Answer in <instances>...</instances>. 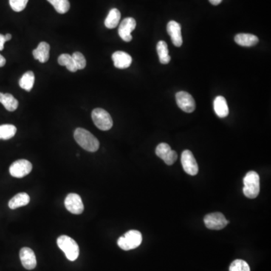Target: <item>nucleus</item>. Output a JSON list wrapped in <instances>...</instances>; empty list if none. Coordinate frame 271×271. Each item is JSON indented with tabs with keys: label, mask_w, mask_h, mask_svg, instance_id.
<instances>
[{
	"label": "nucleus",
	"mask_w": 271,
	"mask_h": 271,
	"mask_svg": "<svg viewBox=\"0 0 271 271\" xmlns=\"http://www.w3.org/2000/svg\"><path fill=\"white\" fill-rule=\"evenodd\" d=\"M74 138L82 148L90 152H95L100 148L98 139L84 128H77L74 132Z\"/></svg>",
	"instance_id": "obj_1"
},
{
	"label": "nucleus",
	"mask_w": 271,
	"mask_h": 271,
	"mask_svg": "<svg viewBox=\"0 0 271 271\" xmlns=\"http://www.w3.org/2000/svg\"><path fill=\"white\" fill-rule=\"evenodd\" d=\"M244 187L243 191L245 196L249 199L257 198L260 192L259 175L255 171L246 173L244 179Z\"/></svg>",
	"instance_id": "obj_2"
},
{
	"label": "nucleus",
	"mask_w": 271,
	"mask_h": 271,
	"mask_svg": "<svg viewBox=\"0 0 271 271\" xmlns=\"http://www.w3.org/2000/svg\"><path fill=\"white\" fill-rule=\"evenodd\" d=\"M57 246L64 252L66 258L71 261H75L80 255V247L72 238L62 235L57 241Z\"/></svg>",
	"instance_id": "obj_3"
},
{
	"label": "nucleus",
	"mask_w": 271,
	"mask_h": 271,
	"mask_svg": "<svg viewBox=\"0 0 271 271\" xmlns=\"http://www.w3.org/2000/svg\"><path fill=\"white\" fill-rule=\"evenodd\" d=\"M142 241V234L139 230H131L118 240V245L123 250L128 251L139 247Z\"/></svg>",
	"instance_id": "obj_4"
},
{
	"label": "nucleus",
	"mask_w": 271,
	"mask_h": 271,
	"mask_svg": "<svg viewBox=\"0 0 271 271\" xmlns=\"http://www.w3.org/2000/svg\"><path fill=\"white\" fill-rule=\"evenodd\" d=\"M91 117L94 125L101 131H108L112 128V119L106 110L101 108H95L91 113Z\"/></svg>",
	"instance_id": "obj_5"
},
{
	"label": "nucleus",
	"mask_w": 271,
	"mask_h": 271,
	"mask_svg": "<svg viewBox=\"0 0 271 271\" xmlns=\"http://www.w3.org/2000/svg\"><path fill=\"white\" fill-rule=\"evenodd\" d=\"M204 224L210 230H221L225 227L229 221L221 213H213L204 217Z\"/></svg>",
	"instance_id": "obj_6"
},
{
	"label": "nucleus",
	"mask_w": 271,
	"mask_h": 271,
	"mask_svg": "<svg viewBox=\"0 0 271 271\" xmlns=\"http://www.w3.org/2000/svg\"><path fill=\"white\" fill-rule=\"evenodd\" d=\"M32 165L29 161L21 159L12 163L9 168L10 174L13 177L23 178L32 171Z\"/></svg>",
	"instance_id": "obj_7"
},
{
	"label": "nucleus",
	"mask_w": 271,
	"mask_h": 271,
	"mask_svg": "<svg viewBox=\"0 0 271 271\" xmlns=\"http://www.w3.org/2000/svg\"><path fill=\"white\" fill-rule=\"evenodd\" d=\"M65 207L72 214L80 215L84 211V204L81 197L75 193H69L65 199Z\"/></svg>",
	"instance_id": "obj_8"
},
{
	"label": "nucleus",
	"mask_w": 271,
	"mask_h": 271,
	"mask_svg": "<svg viewBox=\"0 0 271 271\" xmlns=\"http://www.w3.org/2000/svg\"><path fill=\"white\" fill-rule=\"evenodd\" d=\"M158 157L162 159L167 165H173L177 160V154L176 151L171 149L170 145L167 143H160L156 150Z\"/></svg>",
	"instance_id": "obj_9"
},
{
	"label": "nucleus",
	"mask_w": 271,
	"mask_h": 271,
	"mask_svg": "<svg viewBox=\"0 0 271 271\" xmlns=\"http://www.w3.org/2000/svg\"><path fill=\"white\" fill-rule=\"evenodd\" d=\"M181 162H182V167L185 173H188L190 176H195L198 173V165L195 159V156L192 154L189 150H185L182 153L181 157Z\"/></svg>",
	"instance_id": "obj_10"
},
{
	"label": "nucleus",
	"mask_w": 271,
	"mask_h": 271,
	"mask_svg": "<svg viewBox=\"0 0 271 271\" xmlns=\"http://www.w3.org/2000/svg\"><path fill=\"white\" fill-rule=\"evenodd\" d=\"M176 103L178 106L187 113L195 111L196 104L193 97L185 91L178 92L176 95Z\"/></svg>",
	"instance_id": "obj_11"
},
{
	"label": "nucleus",
	"mask_w": 271,
	"mask_h": 271,
	"mask_svg": "<svg viewBox=\"0 0 271 271\" xmlns=\"http://www.w3.org/2000/svg\"><path fill=\"white\" fill-rule=\"evenodd\" d=\"M136 22L133 18H127L122 21L119 28V34L125 42H131L133 37L131 32L135 29Z\"/></svg>",
	"instance_id": "obj_12"
},
{
	"label": "nucleus",
	"mask_w": 271,
	"mask_h": 271,
	"mask_svg": "<svg viewBox=\"0 0 271 271\" xmlns=\"http://www.w3.org/2000/svg\"><path fill=\"white\" fill-rule=\"evenodd\" d=\"M20 258L22 265L27 270H32L36 267V258L32 249L24 247L20 251Z\"/></svg>",
	"instance_id": "obj_13"
},
{
	"label": "nucleus",
	"mask_w": 271,
	"mask_h": 271,
	"mask_svg": "<svg viewBox=\"0 0 271 271\" xmlns=\"http://www.w3.org/2000/svg\"><path fill=\"white\" fill-rule=\"evenodd\" d=\"M167 29L173 45L176 47H180L182 45V29L180 24L174 21H170L167 24Z\"/></svg>",
	"instance_id": "obj_14"
},
{
	"label": "nucleus",
	"mask_w": 271,
	"mask_h": 271,
	"mask_svg": "<svg viewBox=\"0 0 271 271\" xmlns=\"http://www.w3.org/2000/svg\"><path fill=\"white\" fill-rule=\"evenodd\" d=\"M111 58L114 62V66L118 69H126L129 67L132 63V57L126 52H114Z\"/></svg>",
	"instance_id": "obj_15"
},
{
	"label": "nucleus",
	"mask_w": 271,
	"mask_h": 271,
	"mask_svg": "<svg viewBox=\"0 0 271 271\" xmlns=\"http://www.w3.org/2000/svg\"><path fill=\"white\" fill-rule=\"evenodd\" d=\"M32 55L35 60H38L40 63H46L49 60L50 56V46L46 42H41L38 47L32 51Z\"/></svg>",
	"instance_id": "obj_16"
},
{
	"label": "nucleus",
	"mask_w": 271,
	"mask_h": 271,
	"mask_svg": "<svg viewBox=\"0 0 271 271\" xmlns=\"http://www.w3.org/2000/svg\"><path fill=\"white\" fill-rule=\"evenodd\" d=\"M237 44L244 47H252L258 43V38L256 35L249 33H240L235 36Z\"/></svg>",
	"instance_id": "obj_17"
},
{
	"label": "nucleus",
	"mask_w": 271,
	"mask_h": 271,
	"mask_svg": "<svg viewBox=\"0 0 271 271\" xmlns=\"http://www.w3.org/2000/svg\"><path fill=\"white\" fill-rule=\"evenodd\" d=\"M215 112L219 118H225L228 115L229 108L227 106V101L222 96H218L214 100Z\"/></svg>",
	"instance_id": "obj_18"
},
{
	"label": "nucleus",
	"mask_w": 271,
	"mask_h": 271,
	"mask_svg": "<svg viewBox=\"0 0 271 271\" xmlns=\"http://www.w3.org/2000/svg\"><path fill=\"white\" fill-rule=\"evenodd\" d=\"M29 201H30V198L27 193H19L10 200L9 202V207L12 210H15V209L27 205Z\"/></svg>",
	"instance_id": "obj_19"
},
{
	"label": "nucleus",
	"mask_w": 271,
	"mask_h": 271,
	"mask_svg": "<svg viewBox=\"0 0 271 271\" xmlns=\"http://www.w3.org/2000/svg\"><path fill=\"white\" fill-rule=\"evenodd\" d=\"M0 103L4 106L6 110L14 111L18 107V101L10 94H3L0 92Z\"/></svg>",
	"instance_id": "obj_20"
},
{
	"label": "nucleus",
	"mask_w": 271,
	"mask_h": 271,
	"mask_svg": "<svg viewBox=\"0 0 271 271\" xmlns=\"http://www.w3.org/2000/svg\"><path fill=\"white\" fill-rule=\"evenodd\" d=\"M121 19V12L119 9H112L108 12V15L105 20V26L108 29H114L117 27Z\"/></svg>",
	"instance_id": "obj_21"
},
{
	"label": "nucleus",
	"mask_w": 271,
	"mask_h": 271,
	"mask_svg": "<svg viewBox=\"0 0 271 271\" xmlns=\"http://www.w3.org/2000/svg\"><path fill=\"white\" fill-rule=\"evenodd\" d=\"M35 83V75L32 71L26 72L19 81V85L22 89L30 91Z\"/></svg>",
	"instance_id": "obj_22"
},
{
	"label": "nucleus",
	"mask_w": 271,
	"mask_h": 271,
	"mask_svg": "<svg viewBox=\"0 0 271 271\" xmlns=\"http://www.w3.org/2000/svg\"><path fill=\"white\" fill-rule=\"evenodd\" d=\"M58 63L60 66H66V69L70 72H75L78 70L72 55L70 54H62L61 55L59 56Z\"/></svg>",
	"instance_id": "obj_23"
},
{
	"label": "nucleus",
	"mask_w": 271,
	"mask_h": 271,
	"mask_svg": "<svg viewBox=\"0 0 271 271\" xmlns=\"http://www.w3.org/2000/svg\"><path fill=\"white\" fill-rule=\"evenodd\" d=\"M157 52L161 63L162 64L169 63L170 61V56L169 55L168 47L165 42H159L157 45Z\"/></svg>",
	"instance_id": "obj_24"
},
{
	"label": "nucleus",
	"mask_w": 271,
	"mask_h": 271,
	"mask_svg": "<svg viewBox=\"0 0 271 271\" xmlns=\"http://www.w3.org/2000/svg\"><path fill=\"white\" fill-rule=\"evenodd\" d=\"M17 132V128L15 125H0V139H12L15 136Z\"/></svg>",
	"instance_id": "obj_25"
},
{
	"label": "nucleus",
	"mask_w": 271,
	"mask_h": 271,
	"mask_svg": "<svg viewBox=\"0 0 271 271\" xmlns=\"http://www.w3.org/2000/svg\"><path fill=\"white\" fill-rule=\"evenodd\" d=\"M54 6L56 12L60 14H65L69 10L70 4L69 0H47Z\"/></svg>",
	"instance_id": "obj_26"
},
{
	"label": "nucleus",
	"mask_w": 271,
	"mask_h": 271,
	"mask_svg": "<svg viewBox=\"0 0 271 271\" xmlns=\"http://www.w3.org/2000/svg\"><path fill=\"white\" fill-rule=\"evenodd\" d=\"M229 271H250V267L244 260L237 259L230 264Z\"/></svg>",
	"instance_id": "obj_27"
},
{
	"label": "nucleus",
	"mask_w": 271,
	"mask_h": 271,
	"mask_svg": "<svg viewBox=\"0 0 271 271\" xmlns=\"http://www.w3.org/2000/svg\"><path fill=\"white\" fill-rule=\"evenodd\" d=\"M72 57L78 70L79 69H85V66H86L87 61L83 54L80 53V52H75L72 54Z\"/></svg>",
	"instance_id": "obj_28"
},
{
	"label": "nucleus",
	"mask_w": 271,
	"mask_h": 271,
	"mask_svg": "<svg viewBox=\"0 0 271 271\" xmlns=\"http://www.w3.org/2000/svg\"><path fill=\"white\" fill-rule=\"evenodd\" d=\"M29 0H9L12 10L16 12H22L27 6Z\"/></svg>",
	"instance_id": "obj_29"
},
{
	"label": "nucleus",
	"mask_w": 271,
	"mask_h": 271,
	"mask_svg": "<svg viewBox=\"0 0 271 271\" xmlns=\"http://www.w3.org/2000/svg\"><path fill=\"white\" fill-rule=\"evenodd\" d=\"M6 43V38H5V35L0 34V51H3L4 49V45Z\"/></svg>",
	"instance_id": "obj_30"
},
{
	"label": "nucleus",
	"mask_w": 271,
	"mask_h": 271,
	"mask_svg": "<svg viewBox=\"0 0 271 271\" xmlns=\"http://www.w3.org/2000/svg\"><path fill=\"white\" fill-rule=\"evenodd\" d=\"M6 58H5V57H3L2 54H0V67H3V66H4L5 64H6Z\"/></svg>",
	"instance_id": "obj_31"
},
{
	"label": "nucleus",
	"mask_w": 271,
	"mask_h": 271,
	"mask_svg": "<svg viewBox=\"0 0 271 271\" xmlns=\"http://www.w3.org/2000/svg\"><path fill=\"white\" fill-rule=\"evenodd\" d=\"M209 1H210V3H211L212 5H213V6H218V4H220V3H221L222 0H209Z\"/></svg>",
	"instance_id": "obj_32"
},
{
	"label": "nucleus",
	"mask_w": 271,
	"mask_h": 271,
	"mask_svg": "<svg viewBox=\"0 0 271 271\" xmlns=\"http://www.w3.org/2000/svg\"><path fill=\"white\" fill-rule=\"evenodd\" d=\"M12 35L11 34H6L5 35V38H6V42L9 41V40H12Z\"/></svg>",
	"instance_id": "obj_33"
}]
</instances>
